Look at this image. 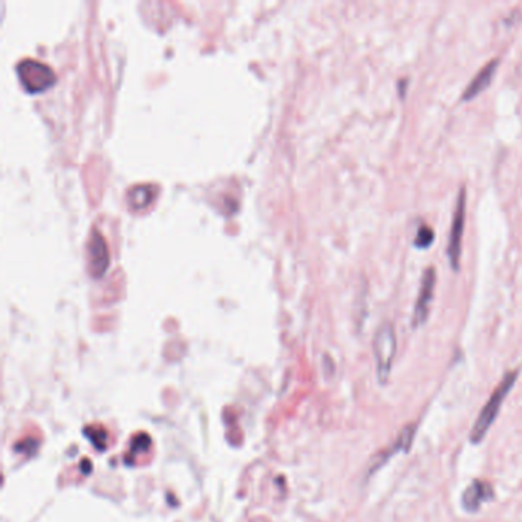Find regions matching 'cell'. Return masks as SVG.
<instances>
[{
	"label": "cell",
	"instance_id": "cell-1",
	"mask_svg": "<svg viewBox=\"0 0 522 522\" xmlns=\"http://www.w3.org/2000/svg\"><path fill=\"white\" fill-rule=\"evenodd\" d=\"M516 379H518V371L507 372L504 379L499 381L496 389L491 392L489 401L486 403L484 408L481 409L475 425L470 430V442H474V445H479V442L486 438L487 432L490 430L491 426H494L496 417L499 415V410H501L502 403H504V398L509 396V392L513 389Z\"/></svg>",
	"mask_w": 522,
	"mask_h": 522
},
{
	"label": "cell",
	"instance_id": "cell-4",
	"mask_svg": "<svg viewBox=\"0 0 522 522\" xmlns=\"http://www.w3.org/2000/svg\"><path fill=\"white\" fill-rule=\"evenodd\" d=\"M464 221H466V189H461L458 193L454 221H452L450 234H449V247H447V256H449L452 268L454 270H458L460 267L461 241H462V232H464Z\"/></svg>",
	"mask_w": 522,
	"mask_h": 522
},
{
	"label": "cell",
	"instance_id": "cell-3",
	"mask_svg": "<svg viewBox=\"0 0 522 522\" xmlns=\"http://www.w3.org/2000/svg\"><path fill=\"white\" fill-rule=\"evenodd\" d=\"M17 75L22 86L29 94L43 92L57 80L51 66L43 62L33 60V58H26V60H22L17 65Z\"/></svg>",
	"mask_w": 522,
	"mask_h": 522
},
{
	"label": "cell",
	"instance_id": "cell-11",
	"mask_svg": "<svg viewBox=\"0 0 522 522\" xmlns=\"http://www.w3.org/2000/svg\"><path fill=\"white\" fill-rule=\"evenodd\" d=\"M433 239H435V233H433V230L429 227V225L423 224L421 227L418 229V232H417L415 241H413V244H415V247L426 249L433 242Z\"/></svg>",
	"mask_w": 522,
	"mask_h": 522
},
{
	"label": "cell",
	"instance_id": "cell-5",
	"mask_svg": "<svg viewBox=\"0 0 522 522\" xmlns=\"http://www.w3.org/2000/svg\"><path fill=\"white\" fill-rule=\"evenodd\" d=\"M435 281H437V271L433 267H429L421 278L420 293L415 302V308H413L412 325L415 328L425 323L428 319L430 303L433 299V290H435Z\"/></svg>",
	"mask_w": 522,
	"mask_h": 522
},
{
	"label": "cell",
	"instance_id": "cell-8",
	"mask_svg": "<svg viewBox=\"0 0 522 522\" xmlns=\"http://www.w3.org/2000/svg\"><path fill=\"white\" fill-rule=\"evenodd\" d=\"M415 432H417V426L415 425H408L406 428H403L401 432L398 433L397 440L393 441V445L385 450L381 452L380 457L374 460V466L371 467V474L374 470H377L379 467H381L385 462L392 457L398 454V452H409L410 450V446H412V441L413 438H415Z\"/></svg>",
	"mask_w": 522,
	"mask_h": 522
},
{
	"label": "cell",
	"instance_id": "cell-2",
	"mask_svg": "<svg viewBox=\"0 0 522 522\" xmlns=\"http://www.w3.org/2000/svg\"><path fill=\"white\" fill-rule=\"evenodd\" d=\"M374 349V360H376V374L377 381L381 386L388 385L393 359H396L397 352V336L396 330L391 323H381L372 342Z\"/></svg>",
	"mask_w": 522,
	"mask_h": 522
},
{
	"label": "cell",
	"instance_id": "cell-10",
	"mask_svg": "<svg viewBox=\"0 0 522 522\" xmlns=\"http://www.w3.org/2000/svg\"><path fill=\"white\" fill-rule=\"evenodd\" d=\"M155 189L151 185H138L129 193V204L132 209L140 210L143 207L149 205L153 200Z\"/></svg>",
	"mask_w": 522,
	"mask_h": 522
},
{
	"label": "cell",
	"instance_id": "cell-6",
	"mask_svg": "<svg viewBox=\"0 0 522 522\" xmlns=\"http://www.w3.org/2000/svg\"><path fill=\"white\" fill-rule=\"evenodd\" d=\"M494 498L495 490L489 482L474 481L464 491H462L461 506L466 511L475 513V511H478L482 507V504H486V502L491 501Z\"/></svg>",
	"mask_w": 522,
	"mask_h": 522
},
{
	"label": "cell",
	"instance_id": "cell-7",
	"mask_svg": "<svg viewBox=\"0 0 522 522\" xmlns=\"http://www.w3.org/2000/svg\"><path fill=\"white\" fill-rule=\"evenodd\" d=\"M89 271L94 278H100L109 267V251L100 232H94L89 239Z\"/></svg>",
	"mask_w": 522,
	"mask_h": 522
},
{
	"label": "cell",
	"instance_id": "cell-9",
	"mask_svg": "<svg viewBox=\"0 0 522 522\" xmlns=\"http://www.w3.org/2000/svg\"><path fill=\"white\" fill-rule=\"evenodd\" d=\"M498 63H499L498 58H494V60H490L484 67L479 69V72L472 78V82L467 85L464 92H462V100H472V98L478 95L482 89H486L496 72Z\"/></svg>",
	"mask_w": 522,
	"mask_h": 522
}]
</instances>
